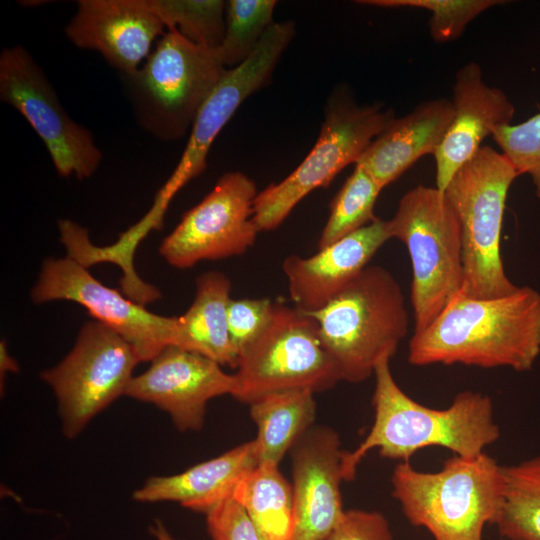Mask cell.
I'll use <instances>...</instances> for the list:
<instances>
[{"label": "cell", "instance_id": "6da1fadb", "mask_svg": "<svg viewBox=\"0 0 540 540\" xmlns=\"http://www.w3.org/2000/svg\"><path fill=\"white\" fill-rule=\"evenodd\" d=\"M540 355V293L529 286L495 298L455 294L423 330L414 332V366L463 364L530 370Z\"/></svg>", "mask_w": 540, "mask_h": 540}, {"label": "cell", "instance_id": "7a4b0ae2", "mask_svg": "<svg viewBox=\"0 0 540 540\" xmlns=\"http://www.w3.org/2000/svg\"><path fill=\"white\" fill-rule=\"evenodd\" d=\"M373 375V424L354 450H344V481L354 480L359 464L373 449L383 458L401 462L428 447L473 457L498 440L500 429L488 395L462 391L447 408L435 409L418 403L400 388L391 372L390 359L380 361Z\"/></svg>", "mask_w": 540, "mask_h": 540}, {"label": "cell", "instance_id": "3957f363", "mask_svg": "<svg viewBox=\"0 0 540 540\" xmlns=\"http://www.w3.org/2000/svg\"><path fill=\"white\" fill-rule=\"evenodd\" d=\"M391 484L406 519L434 540H483L484 527L495 524L502 506L503 466L485 452L453 455L435 472L403 461Z\"/></svg>", "mask_w": 540, "mask_h": 540}, {"label": "cell", "instance_id": "277c9868", "mask_svg": "<svg viewBox=\"0 0 540 540\" xmlns=\"http://www.w3.org/2000/svg\"><path fill=\"white\" fill-rule=\"evenodd\" d=\"M341 381L360 383L392 359L409 317L402 289L382 266H367L322 309L308 313Z\"/></svg>", "mask_w": 540, "mask_h": 540}, {"label": "cell", "instance_id": "5b68a950", "mask_svg": "<svg viewBox=\"0 0 540 540\" xmlns=\"http://www.w3.org/2000/svg\"><path fill=\"white\" fill-rule=\"evenodd\" d=\"M518 176L506 155L481 146L444 190L461 226V291L468 296L495 298L518 288L505 272L500 249L506 199Z\"/></svg>", "mask_w": 540, "mask_h": 540}, {"label": "cell", "instance_id": "8992f818", "mask_svg": "<svg viewBox=\"0 0 540 540\" xmlns=\"http://www.w3.org/2000/svg\"><path fill=\"white\" fill-rule=\"evenodd\" d=\"M388 225L391 239L404 243L410 256L411 304L418 332L461 291L460 222L444 192L418 185L402 196Z\"/></svg>", "mask_w": 540, "mask_h": 540}, {"label": "cell", "instance_id": "52a82bcc", "mask_svg": "<svg viewBox=\"0 0 540 540\" xmlns=\"http://www.w3.org/2000/svg\"><path fill=\"white\" fill-rule=\"evenodd\" d=\"M236 369L231 396L246 404L282 391L323 392L341 381L315 319L282 302H275L265 328L241 350Z\"/></svg>", "mask_w": 540, "mask_h": 540}, {"label": "cell", "instance_id": "ba28073f", "mask_svg": "<svg viewBox=\"0 0 540 540\" xmlns=\"http://www.w3.org/2000/svg\"><path fill=\"white\" fill-rule=\"evenodd\" d=\"M226 71L215 50L167 29L139 70L128 77L141 124L162 140L182 138Z\"/></svg>", "mask_w": 540, "mask_h": 540}, {"label": "cell", "instance_id": "9c48e42d", "mask_svg": "<svg viewBox=\"0 0 540 540\" xmlns=\"http://www.w3.org/2000/svg\"><path fill=\"white\" fill-rule=\"evenodd\" d=\"M391 108L357 105L345 95L328 103L313 148L299 166L254 200V221L261 231L279 227L310 192L327 187L347 165L356 164L370 143L394 120Z\"/></svg>", "mask_w": 540, "mask_h": 540}, {"label": "cell", "instance_id": "30bf717a", "mask_svg": "<svg viewBox=\"0 0 540 540\" xmlns=\"http://www.w3.org/2000/svg\"><path fill=\"white\" fill-rule=\"evenodd\" d=\"M141 362L133 347L98 321L85 323L70 352L41 372L53 390L62 433L77 437L100 412L124 395Z\"/></svg>", "mask_w": 540, "mask_h": 540}, {"label": "cell", "instance_id": "8fae6325", "mask_svg": "<svg viewBox=\"0 0 540 540\" xmlns=\"http://www.w3.org/2000/svg\"><path fill=\"white\" fill-rule=\"evenodd\" d=\"M294 34L292 21L274 22L250 57L242 64L227 69L201 106L178 165L157 192L151 208L143 217L146 223L161 228L174 196L205 170L208 152L217 135L245 99L269 82Z\"/></svg>", "mask_w": 540, "mask_h": 540}, {"label": "cell", "instance_id": "7c38bea8", "mask_svg": "<svg viewBox=\"0 0 540 540\" xmlns=\"http://www.w3.org/2000/svg\"><path fill=\"white\" fill-rule=\"evenodd\" d=\"M0 99L31 125L60 176L84 179L97 170L102 153L91 131L71 119L42 69L22 46L6 47L0 54Z\"/></svg>", "mask_w": 540, "mask_h": 540}, {"label": "cell", "instance_id": "4fadbf2b", "mask_svg": "<svg viewBox=\"0 0 540 540\" xmlns=\"http://www.w3.org/2000/svg\"><path fill=\"white\" fill-rule=\"evenodd\" d=\"M31 296L37 304L66 300L82 305L96 321L127 341L141 362L151 361L165 347L179 344L180 316L166 317L148 311L102 284L87 267L69 256L43 262Z\"/></svg>", "mask_w": 540, "mask_h": 540}, {"label": "cell", "instance_id": "5bb4252c", "mask_svg": "<svg viewBox=\"0 0 540 540\" xmlns=\"http://www.w3.org/2000/svg\"><path fill=\"white\" fill-rule=\"evenodd\" d=\"M255 182L239 171L227 172L162 241L159 253L173 267L242 255L260 232L254 221Z\"/></svg>", "mask_w": 540, "mask_h": 540}, {"label": "cell", "instance_id": "9a60e30c", "mask_svg": "<svg viewBox=\"0 0 540 540\" xmlns=\"http://www.w3.org/2000/svg\"><path fill=\"white\" fill-rule=\"evenodd\" d=\"M150 362L132 378L125 396L165 411L180 432L200 431L208 402L232 395L235 388L234 374L219 363L176 345L165 347Z\"/></svg>", "mask_w": 540, "mask_h": 540}, {"label": "cell", "instance_id": "2e32d148", "mask_svg": "<svg viewBox=\"0 0 540 540\" xmlns=\"http://www.w3.org/2000/svg\"><path fill=\"white\" fill-rule=\"evenodd\" d=\"M343 453L328 426H313L291 449L292 540H329L340 524Z\"/></svg>", "mask_w": 540, "mask_h": 540}, {"label": "cell", "instance_id": "e0dca14e", "mask_svg": "<svg viewBox=\"0 0 540 540\" xmlns=\"http://www.w3.org/2000/svg\"><path fill=\"white\" fill-rule=\"evenodd\" d=\"M164 29L162 21L141 0H79L65 32L76 47L99 52L131 77Z\"/></svg>", "mask_w": 540, "mask_h": 540}, {"label": "cell", "instance_id": "ac0fdd59", "mask_svg": "<svg viewBox=\"0 0 540 540\" xmlns=\"http://www.w3.org/2000/svg\"><path fill=\"white\" fill-rule=\"evenodd\" d=\"M453 118L434 156L436 188L444 192L495 129L511 124L515 108L499 88L489 86L476 62L460 67L452 88Z\"/></svg>", "mask_w": 540, "mask_h": 540}, {"label": "cell", "instance_id": "d6986e66", "mask_svg": "<svg viewBox=\"0 0 540 540\" xmlns=\"http://www.w3.org/2000/svg\"><path fill=\"white\" fill-rule=\"evenodd\" d=\"M389 239L388 220L377 218L313 256H288L282 268L294 306L306 313L322 309L368 266Z\"/></svg>", "mask_w": 540, "mask_h": 540}, {"label": "cell", "instance_id": "ffe728a7", "mask_svg": "<svg viewBox=\"0 0 540 540\" xmlns=\"http://www.w3.org/2000/svg\"><path fill=\"white\" fill-rule=\"evenodd\" d=\"M259 464L254 439L178 474L152 476L132 493L140 503L176 502L207 514L232 498L240 480Z\"/></svg>", "mask_w": 540, "mask_h": 540}, {"label": "cell", "instance_id": "44dd1931", "mask_svg": "<svg viewBox=\"0 0 540 540\" xmlns=\"http://www.w3.org/2000/svg\"><path fill=\"white\" fill-rule=\"evenodd\" d=\"M453 118L451 100L436 98L394 120L366 148L356 164L384 189L421 157L434 155Z\"/></svg>", "mask_w": 540, "mask_h": 540}, {"label": "cell", "instance_id": "7402d4cb", "mask_svg": "<svg viewBox=\"0 0 540 540\" xmlns=\"http://www.w3.org/2000/svg\"><path fill=\"white\" fill-rule=\"evenodd\" d=\"M230 292V279L221 272H206L196 279L195 298L180 316L178 346L208 357L221 366L237 368L239 356L228 328Z\"/></svg>", "mask_w": 540, "mask_h": 540}, {"label": "cell", "instance_id": "603a6c76", "mask_svg": "<svg viewBox=\"0 0 540 540\" xmlns=\"http://www.w3.org/2000/svg\"><path fill=\"white\" fill-rule=\"evenodd\" d=\"M309 390L271 393L249 404L257 426L254 439L259 463L278 464L299 439L313 427L316 402Z\"/></svg>", "mask_w": 540, "mask_h": 540}, {"label": "cell", "instance_id": "cb8c5ba5", "mask_svg": "<svg viewBox=\"0 0 540 540\" xmlns=\"http://www.w3.org/2000/svg\"><path fill=\"white\" fill-rule=\"evenodd\" d=\"M233 498L244 507L262 540H292V485L278 464L259 463L240 480Z\"/></svg>", "mask_w": 540, "mask_h": 540}, {"label": "cell", "instance_id": "d4e9b609", "mask_svg": "<svg viewBox=\"0 0 540 540\" xmlns=\"http://www.w3.org/2000/svg\"><path fill=\"white\" fill-rule=\"evenodd\" d=\"M504 493L495 525L508 540H540V452L503 466Z\"/></svg>", "mask_w": 540, "mask_h": 540}, {"label": "cell", "instance_id": "484cf974", "mask_svg": "<svg viewBox=\"0 0 540 540\" xmlns=\"http://www.w3.org/2000/svg\"><path fill=\"white\" fill-rule=\"evenodd\" d=\"M382 189L362 166L355 164L352 174L331 202L318 250L375 221L374 207Z\"/></svg>", "mask_w": 540, "mask_h": 540}, {"label": "cell", "instance_id": "4316f807", "mask_svg": "<svg viewBox=\"0 0 540 540\" xmlns=\"http://www.w3.org/2000/svg\"><path fill=\"white\" fill-rule=\"evenodd\" d=\"M166 29L191 42L216 50L225 32L226 2L220 0H141Z\"/></svg>", "mask_w": 540, "mask_h": 540}, {"label": "cell", "instance_id": "83f0119b", "mask_svg": "<svg viewBox=\"0 0 540 540\" xmlns=\"http://www.w3.org/2000/svg\"><path fill=\"white\" fill-rule=\"evenodd\" d=\"M274 0H230L226 2L225 32L215 50L227 69L247 60L274 23Z\"/></svg>", "mask_w": 540, "mask_h": 540}, {"label": "cell", "instance_id": "f1b7e54d", "mask_svg": "<svg viewBox=\"0 0 540 540\" xmlns=\"http://www.w3.org/2000/svg\"><path fill=\"white\" fill-rule=\"evenodd\" d=\"M360 4L379 7H410L430 11L428 28L431 38L437 43L457 39L466 26L479 14L502 0H364Z\"/></svg>", "mask_w": 540, "mask_h": 540}, {"label": "cell", "instance_id": "f546056e", "mask_svg": "<svg viewBox=\"0 0 540 540\" xmlns=\"http://www.w3.org/2000/svg\"><path fill=\"white\" fill-rule=\"evenodd\" d=\"M492 137L519 175L530 176L540 197V111L521 123L498 127Z\"/></svg>", "mask_w": 540, "mask_h": 540}, {"label": "cell", "instance_id": "4dcf8cb0", "mask_svg": "<svg viewBox=\"0 0 540 540\" xmlns=\"http://www.w3.org/2000/svg\"><path fill=\"white\" fill-rule=\"evenodd\" d=\"M275 302L269 298L231 299L228 305V328L238 356L269 322Z\"/></svg>", "mask_w": 540, "mask_h": 540}, {"label": "cell", "instance_id": "1f68e13d", "mask_svg": "<svg viewBox=\"0 0 540 540\" xmlns=\"http://www.w3.org/2000/svg\"><path fill=\"white\" fill-rule=\"evenodd\" d=\"M205 515L212 540H262L244 507L233 497Z\"/></svg>", "mask_w": 540, "mask_h": 540}, {"label": "cell", "instance_id": "d6a6232c", "mask_svg": "<svg viewBox=\"0 0 540 540\" xmlns=\"http://www.w3.org/2000/svg\"><path fill=\"white\" fill-rule=\"evenodd\" d=\"M329 540H395L386 517L378 511L346 510Z\"/></svg>", "mask_w": 540, "mask_h": 540}, {"label": "cell", "instance_id": "836d02e7", "mask_svg": "<svg viewBox=\"0 0 540 540\" xmlns=\"http://www.w3.org/2000/svg\"><path fill=\"white\" fill-rule=\"evenodd\" d=\"M19 370L18 364L15 359L8 353L6 342L1 341L0 345V373H1V382L3 377L10 372H17Z\"/></svg>", "mask_w": 540, "mask_h": 540}, {"label": "cell", "instance_id": "e575fe53", "mask_svg": "<svg viewBox=\"0 0 540 540\" xmlns=\"http://www.w3.org/2000/svg\"><path fill=\"white\" fill-rule=\"evenodd\" d=\"M148 530L150 535L156 540H178L169 532L164 523L159 519H155L149 526Z\"/></svg>", "mask_w": 540, "mask_h": 540}]
</instances>
